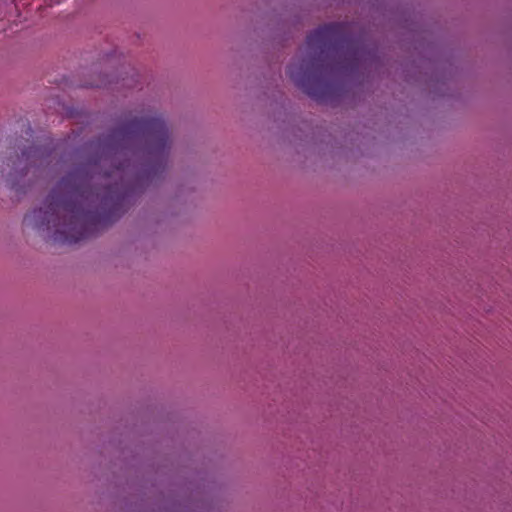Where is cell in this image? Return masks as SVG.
Listing matches in <instances>:
<instances>
[{"instance_id":"obj_1","label":"cell","mask_w":512,"mask_h":512,"mask_svg":"<svg viewBox=\"0 0 512 512\" xmlns=\"http://www.w3.org/2000/svg\"><path fill=\"white\" fill-rule=\"evenodd\" d=\"M171 145V129L162 117L142 114L115 123L86 144L35 208L33 230L59 247L102 235L154 185Z\"/></svg>"},{"instance_id":"obj_2","label":"cell","mask_w":512,"mask_h":512,"mask_svg":"<svg viewBox=\"0 0 512 512\" xmlns=\"http://www.w3.org/2000/svg\"><path fill=\"white\" fill-rule=\"evenodd\" d=\"M380 67L370 34L352 21H331L312 29L288 65L293 86L312 102L343 107L360 100Z\"/></svg>"}]
</instances>
